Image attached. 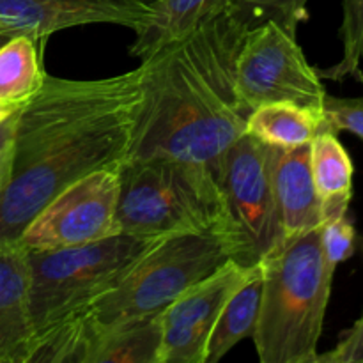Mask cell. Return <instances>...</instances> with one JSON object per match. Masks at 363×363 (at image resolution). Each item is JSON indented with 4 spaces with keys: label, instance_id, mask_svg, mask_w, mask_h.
I'll list each match as a JSON object with an SVG mask.
<instances>
[{
    "label": "cell",
    "instance_id": "obj_15",
    "mask_svg": "<svg viewBox=\"0 0 363 363\" xmlns=\"http://www.w3.org/2000/svg\"><path fill=\"white\" fill-rule=\"evenodd\" d=\"M162 314L91 330L84 363H158Z\"/></svg>",
    "mask_w": 363,
    "mask_h": 363
},
{
    "label": "cell",
    "instance_id": "obj_5",
    "mask_svg": "<svg viewBox=\"0 0 363 363\" xmlns=\"http://www.w3.org/2000/svg\"><path fill=\"white\" fill-rule=\"evenodd\" d=\"M117 223L121 233L145 238L218 227L229 233L216 174L165 156L123 163Z\"/></svg>",
    "mask_w": 363,
    "mask_h": 363
},
{
    "label": "cell",
    "instance_id": "obj_10",
    "mask_svg": "<svg viewBox=\"0 0 363 363\" xmlns=\"http://www.w3.org/2000/svg\"><path fill=\"white\" fill-rule=\"evenodd\" d=\"M257 266L227 261L218 269L188 287L162 314V346L158 363H206L208 342L223 307Z\"/></svg>",
    "mask_w": 363,
    "mask_h": 363
},
{
    "label": "cell",
    "instance_id": "obj_7",
    "mask_svg": "<svg viewBox=\"0 0 363 363\" xmlns=\"http://www.w3.org/2000/svg\"><path fill=\"white\" fill-rule=\"evenodd\" d=\"M273 145L248 133L223 156L220 188L233 240V261L241 266H257L282 241L273 194Z\"/></svg>",
    "mask_w": 363,
    "mask_h": 363
},
{
    "label": "cell",
    "instance_id": "obj_6",
    "mask_svg": "<svg viewBox=\"0 0 363 363\" xmlns=\"http://www.w3.org/2000/svg\"><path fill=\"white\" fill-rule=\"evenodd\" d=\"M160 240L117 233L62 250H27L35 340L85 315Z\"/></svg>",
    "mask_w": 363,
    "mask_h": 363
},
{
    "label": "cell",
    "instance_id": "obj_20",
    "mask_svg": "<svg viewBox=\"0 0 363 363\" xmlns=\"http://www.w3.org/2000/svg\"><path fill=\"white\" fill-rule=\"evenodd\" d=\"M308 0H229V13L248 28L275 21L291 35L308 18Z\"/></svg>",
    "mask_w": 363,
    "mask_h": 363
},
{
    "label": "cell",
    "instance_id": "obj_14",
    "mask_svg": "<svg viewBox=\"0 0 363 363\" xmlns=\"http://www.w3.org/2000/svg\"><path fill=\"white\" fill-rule=\"evenodd\" d=\"M229 9V0H155L152 16L130 46V55L147 59L163 46L186 38Z\"/></svg>",
    "mask_w": 363,
    "mask_h": 363
},
{
    "label": "cell",
    "instance_id": "obj_13",
    "mask_svg": "<svg viewBox=\"0 0 363 363\" xmlns=\"http://www.w3.org/2000/svg\"><path fill=\"white\" fill-rule=\"evenodd\" d=\"M272 177L282 240L300 236L325 223L321 199L312 177L311 144L275 147Z\"/></svg>",
    "mask_w": 363,
    "mask_h": 363
},
{
    "label": "cell",
    "instance_id": "obj_11",
    "mask_svg": "<svg viewBox=\"0 0 363 363\" xmlns=\"http://www.w3.org/2000/svg\"><path fill=\"white\" fill-rule=\"evenodd\" d=\"M155 0H0V20L14 34L38 41L66 28L110 23L140 30L152 16Z\"/></svg>",
    "mask_w": 363,
    "mask_h": 363
},
{
    "label": "cell",
    "instance_id": "obj_23",
    "mask_svg": "<svg viewBox=\"0 0 363 363\" xmlns=\"http://www.w3.org/2000/svg\"><path fill=\"white\" fill-rule=\"evenodd\" d=\"M363 85V73L358 77ZM326 123L333 133L350 131L363 140V94L357 98H337V96H325L323 103Z\"/></svg>",
    "mask_w": 363,
    "mask_h": 363
},
{
    "label": "cell",
    "instance_id": "obj_27",
    "mask_svg": "<svg viewBox=\"0 0 363 363\" xmlns=\"http://www.w3.org/2000/svg\"><path fill=\"white\" fill-rule=\"evenodd\" d=\"M13 35H14V32H0V46H2L7 39L13 38Z\"/></svg>",
    "mask_w": 363,
    "mask_h": 363
},
{
    "label": "cell",
    "instance_id": "obj_3",
    "mask_svg": "<svg viewBox=\"0 0 363 363\" xmlns=\"http://www.w3.org/2000/svg\"><path fill=\"white\" fill-rule=\"evenodd\" d=\"M321 227L282 240L259 262L261 305L252 339L262 363H318L335 273Z\"/></svg>",
    "mask_w": 363,
    "mask_h": 363
},
{
    "label": "cell",
    "instance_id": "obj_25",
    "mask_svg": "<svg viewBox=\"0 0 363 363\" xmlns=\"http://www.w3.org/2000/svg\"><path fill=\"white\" fill-rule=\"evenodd\" d=\"M18 112H20V108L0 123V195L6 190L11 177V170H13Z\"/></svg>",
    "mask_w": 363,
    "mask_h": 363
},
{
    "label": "cell",
    "instance_id": "obj_2",
    "mask_svg": "<svg viewBox=\"0 0 363 363\" xmlns=\"http://www.w3.org/2000/svg\"><path fill=\"white\" fill-rule=\"evenodd\" d=\"M250 28L229 11L142 60V105L128 160L155 156L208 167L247 133L236 59Z\"/></svg>",
    "mask_w": 363,
    "mask_h": 363
},
{
    "label": "cell",
    "instance_id": "obj_16",
    "mask_svg": "<svg viewBox=\"0 0 363 363\" xmlns=\"http://www.w3.org/2000/svg\"><path fill=\"white\" fill-rule=\"evenodd\" d=\"M311 167L325 222L347 215L353 197L354 167L332 130H323L311 142Z\"/></svg>",
    "mask_w": 363,
    "mask_h": 363
},
{
    "label": "cell",
    "instance_id": "obj_4",
    "mask_svg": "<svg viewBox=\"0 0 363 363\" xmlns=\"http://www.w3.org/2000/svg\"><path fill=\"white\" fill-rule=\"evenodd\" d=\"M230 259L233 243L223 227L162 238L85 315L57 330L78 333L87 342L91 330L162 314L188 287L211 275Z\"/></svg>",
    "mask_w": 363,
    "mask_h": 363
},
{
    "label": "cell",
    "instance_id": "obj_26",
    "mask_svg": "<svg viewBox=\"0 0 363 363\" xmlns=\"http://www.w3.org/2000/svg\"><path fill=\"white\" fill-rule=\"evenodd\" d=\"M21 105H9V103H2L0 101V123H2L4 119H7V117L11 116V113L16 112L18 108H20Z\"/></svg>",
    "mask_w": 363,
    "mask_h": 363
},
{
    "label": "cell",
    "instance_id": "obj_22",
    "mask_svg": "<svg viewBox=\"0 0 363 363\" xmlns=\"http://www.w3.org/2000/svg\"><path fill=\"white\" fill-rule=\"evenodd\" d=\"M321 245L326 262L337 269V266L351 257L357 250V229L347 215L325 222L321 227Z\"/></svg>",
    "mask_w": 363,
    "mask_h": 363
},
{
    "label": "cell",
    "instance_id": "obj_18",
    "mask_svg": "<svg viewBox=\"0 0 363 363\" xmlns=\"http://www.w3.org/2000/svg\"><path fill=\"white\" fill-rule=\"evenodd\" d=\"M45 41L14 34L0 46V101L23 105L45 80L41 50Z\"/></svg>",
    "mask_w": 363,
    "mask_h": 363
},
{
    "label": "cell",
    "instance_id": "obj_17",
    "mask_svg": "<svg viewBox=\"0 0 363 363\" xmlns=\"http://www.w3.org/2000/svg\"><path fill=\"white\" fill-rule=\"evenodd\" d=\"M323 130H330L325 110L291 101L266 103L252 110L247 119L248 135L282 149L311 144Z\"/></svg>",
    "mask_w": 363,
    "mask_h": 363
},
{
    "label": "cell",
    "instance_id": "obj_19",
    "mask_svg": "<svg viewBox=\"0 0 363 363\" xmlns=\"http://www.w3.org/2000/svg\"><path fill=\"white\" fill-rule=\"evenodd\" d=\"M261 269L257 268L254 277L230 296L216 319L209 335L206 363L220 362L236 344L254 337L261 305Z\"/></svg>",
    "mask_w": 363,
    "mask_h": 363
},
{
    "label": "cell",
    "instance_id": "obj_1",
    "mask_svg": "<svg viewBox=\"0 0 363 363\" xmlns=\"http://www.w3.org/2000/svg\"><path fill=\"white\" fill-rule=\"evenodd\" d=\"M142 64L98 80L46 74L20 106L13 170L0 195V248L74 181L123 165L142 105Z\"/></svg>",
    "mask_w": 363,
    "mask_h": 363
},
{
    "label": "cell",
    "instance_id": "obj_24",
    "mask_svg": "<svg viewBox=\"0 0 363 363\" xmlns=\"http://www.w3.org/2000/svg\"><path fill=\"white\" fill-rule=\"evenodd\" d=\"M318 362L323 363H363V314L347 330L332 351L319 354Z\"/></svg>",
    "mask_w": 363,
    "mask_h": 363
},
{
    "label": "cell",
    "instance_id": "obj_8",
    "mask_svg": "<svg viewBox=\"0 0 363 363\" xmlns=\"http://www.w3.org/2000/svg\"><path fill=\"white\" fill-rule=\"evenodd\" d=\"M236 91L248 116L257 106L279 101L323 110L328 94L296 35L275 21L255 25L245 35L236 59Z\"/></svg>",
    "mask_w": 363,
    "mask_h": 363
},
{
    "label": "cell",
    "instance_id": "obj_28",
    "mask_svg": "<svg viewBox=\"0 0 363 363\" xmlns=\"http://www.w3.org/2000/svg\"><path fill=\"white\" fill-rule=\"evenodd\" d=\"M0 32H9V30H7V28H6V27H4L2 20H0Z\"/></svg>",
    "mask_w": 363,
    "mask_h": 363
},
{
    "label": "cell",
    "instance_id": "obj_12",
    "mask_svg": "<svg viewBox=\"0 0 363 363\" xmlns=\"http://www.w3.org/2000/svg\"><path fill=\"white\" fill-rule=\"evenodd\" d=\"M34 340L28 252L13 243L0 248V363H28Z\"/></svg>",
    "mask_w": 363,
    "mask_h": 363
},
{
    "label": "cell",
    "instance_id": "obj_9",
    "mask_svg": "<svg viewBox=\"0 0 363 363\" xmlns=\"http://www.w3.org/2000/svg\"><path fill=\"white\" fill-rule=\"evenodd\" d=\"M121 167L94 170L53 197L21 233L27 250H62L116 236Z\"/></svg>",
    "mask_w": 363,
    "mask_h": 363
},
{
    "label": "cell",
    "instance_id": "obj_21",
    "mask_svg": "<svg viewBox=\"0 0 363 363\" xmlns=\"http://www.w3.org/2000/svg\"><path fill=\"white\" fill-rule=\"evenodd\" d=\"M342 59L326 69H318L321 80L340 82L346 77H360L363 60V0H344L340 27Z\"/></svg>",
    "mask_w": 363,
    "mask_h": 363
}]
</instances>
